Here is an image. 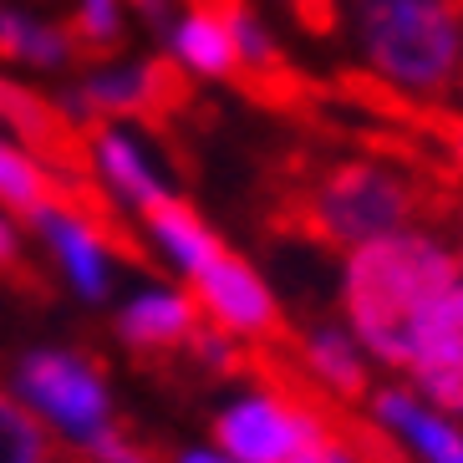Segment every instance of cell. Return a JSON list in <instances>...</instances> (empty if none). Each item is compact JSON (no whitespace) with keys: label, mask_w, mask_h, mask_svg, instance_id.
<instances>
[{"label":"cell","mask_w":463,"mask_h":463,"mask_svg":"<svg viewBox=\"0 0 463 463\" xmlns=\"http://www.w3.org/2000/svg\"><path fill=\"white\" fill-rule=\"evenodd\" d=\"M52 443H46L42 418L26 402L0 397V463H52Z\"/></svg>","instance_id":"cell-17"},{"label":"cell","mask_w":463,"mask_h":463,"mask_svg":"<svg viewBox=\"0 0 463 463\" xmlns=\"http://www.w3.org/2000/svg\"><path fill=\"white\" fill-rule=\"evenodd\" d=\"M31 224L42 230L52 255L61 260V270H67V280L77 286V296H87V300L108 296V245L87 230L82 219L56 204V209H46V214H36Z\"/></svg>","instance_id":"cell-9"},{"label":"cell","mask_w":463,"mask_h":463,"mask_svg":"<svg viewBox=\"0 0 463 463\" xmlns=\"http://www.w3.org/2000/svg\"><path fill=\"white\" fill-rule=\"evenodd\" d=\"M15 392L31 402L36 418H46L56 433H67L77 449L112 428L108 382L82 352H31L15 367Z\"/></svg>","instance_id":"cell-4"},{"label":"cell","mask_w":463,"mask_h":463,"mask_svg":"<svg viewBox=\"0 0 463 463\" xmlns=\"http://www.w3.org/2000/svg\"><path fill=\"white\" fill-rule=\"evenodd\" d=\"M300 367L331 402H356L367 392V367H362L352 336H341V331H311L300 341Z\"/></svg>","instance_id":"cell-12"},{"label":"cell","mask_w":463,"mask_h":463,"mask_svg":"<svg viewBox=\"0 0 463 463\" xmlns=\"http://www.w3.org/2000/svg\"><path fill=\"white\" fill-rule=\"evenodd\" d=\"M463 280V260L422 230L382 234L346 260V321L377 362L408 367L428 316Z\"/></svg>","instance_id":"cell-1"},{"label":"cell","mask_w":463,"mask_h":463,"mask_svg":"<svg viewBox=\"0 0 463 463\" xmlns=\"http://www.w3.org/2000/svg\"><path fill=\"white\" fill-rule=\"evenodd\" d=\"M356 36L377 82L408 97L463 87V5L458 0H356Z\"/></svg>","instance_id":"cell-3"},{"label":"cell","mask_w":463,"mask_h":463,"mask_svg":"<svg viewBox=\"0 0 463 463\" xmlns=\"http://www.w3.org/2000/svg\"><path fill=\"white\" fill-rule=\"evenodd\" d=\"M67 42L77 56H108L112 46L123 42V11H118V0H77Z\"/></svg>","instance_id":"cell-18"},{"label":"cell","mask_w":463,"mask_h":463,"mask_svg":"<svg viewBox=\"0 0 463 463\" xmlns=\"http://www.w3.org/2000/svg\"><path fill=\"white\" fill-rule=\"evenodd\" d=\"M204 311H199V300L194 296H178V290H148V296H137L123 306V341L133 352L143 356H168V352H184L199 331Z\"/></svg>","instance_id":"cell-8"},{"label":"cell","mask_w":463,"mask_h":463,"mask_svg":"<svg viewBox=\"0 0 463 463\" xmlns=\"http://www.w3.org/2000/svg\"><path fill=\"white\" fill-rule=\"evenodd\" d=\"M82 453H87L92 463H158L148 449H137V443H128V438L118 433V428H108L102 438H92V443H87Z\"/></svg>","instance_id":"cell-20"},{"label":"cell","mask_w":463,"mask_h":463,"mask_svg":"<svg viewBox=\"0 0 463 463\" xmlns=\"http://www.w3.org/2000/svg\"><path fill=\"white\" fill-rule=\"evenodd\" d=\"M189 71L178 61H143V67H108L92 71L77 92V102H67V112H77L82 128H97V118H143V123H164L174 112L189 108Z\"/></svg>","instance_id":"cell-5"},{"label":"cell","mask_w":463,"mask_h":463,"mask_svg":"<svg viewBox=\"0 0 463 463\" xmlns=\"http://www.w3.org/2000/svg\"><path fill=\"white\" fill-rule=\"evenodd\" d=\"M458 5H463V0H458Z\"/></svg>","instance_id":"cell-27"},{"label":"cell","mask_w":463,"mask_h":463,"mask_svg":"<svg viewBox=\"0 0 463 463\" xmlns=\"http://www.w3.org/2000/svg\"><path fill=\"white\" fill-rule=\"evenodd\" d=\"M0 56L21 61V67H61L77 52H71L67 31L46 26V21H31L26 11H0Z\"/></svg>","instance_id":"cell-16"},{"label":"cell","mask_w":463,"mask_h":463,"mask_svg":"<svg viewBox=\"0 0 463 463\" xmlns=\"http://www.w3.org/2000/svg\"><path fill=\"white\" fill-rule=\"evenodd\" d=\"M133 5H137L143 15H164V0H133Z\"/></svg>","instance_id":"cell-25"},{"label":"cell","mask_w":463,"mask_h":463,"mask_svg":"<svg viewBox=\"0 0 463 463\" xmlns=\"http://www.w3.org/2000/svg\"><path fill=\"white\" fill-rule=\"evenodd\" d=\"M148 214V230H153V240L168 250V255L178 260V270L189 275H199V270H209L219 255H224V245H219V234L209 230L204 219L194 214V204H184V199H158L153 209H143Z\"/></svg>","instance_id":"cell-11"},{"label":"cell","mask_w":463,"mask_h":463,"mask_svg":"<svg viewBox=\"0 0 463 463\" xmlns=\"http://www.w3.org/2000/svg\"><path fill=\"white\" fill-rule=\"evenodd\" d=\"M56 204H61V178L36 164L26 148H15L11 137H0V209L36 219Z\"/></svg>","instance_id":"cell-15"},{"label":"cell","mask_w":463,"mask_h":463,"mask_svg":"<svg viewBox=\"0 0 463 463\" xmlns=\"http://www.w3.org/2000/svg\"><path fill=\"white\" fill-rule=\"evenodd\" d=\"M290 463H356V458L341 443H311V449H300Z\"/></svg>","instance_id":"cell-23"},{"label":"cell","mask_w":463,"mask_h":463,"mask_svg":"<svg viewBox=\"0 0 463 463\" xmlns=\"http://www.w3.org/2000/svg\"><path fill=\"white\" fill-rule=\"evenodd\" d=\"M178 463H230V458H219V453H204V449H194V453H184Z\"/></svg>","instance_id":"cell-24"},{"label":"cell","mask_w":463,"mask_h":463,"mask_svg":"<svg viewBox=\"0 0 463 463\" xmlns=\"http://www.w3.org/2000/svg\"><path fill=\"white\" fill-rule=\"evenodd\" d=\"M194 300H199V311H204L219 331H230L234 341L250 336V341H260V346L286 341L275 296L265 290L255 265H245V260L230 255V250H224L209 270L194 275Z\"/></svg>","instance_id":"cell-6"},{"label":"cell","mask_w":463,"mask_h":463,"mask_svg":"<svg viewBox=\"0 0 463 463\" xmlns=\"http://www.w3.org/2000/svg\"><path fill=\"white\" fill-rule=\"evenodd\" d=\"M92 133V158H97V174L108 178L112 194H123L128 204H143L153 209L158 199H168V189L158 184V174L148 168V158L128 143L123 133H112V128H87Z\"/></svg>","instance_id":"cell-13"},{"label":"cell","mask_w":463,"mask_h":463,"mask_svg":"<svg viewBox=\"0 0 463 463\" xmlns=\"http://www.w3.org/2000/svg\"><path fill=\"white\" fill-rule=\"evenodd\" d=\"M433 209L438 204L422 184L382 164H367V158H352V164L316 174L300 194H290L280 209V230H300L321 245L362 250L382 234L412 230V219L433 214Z\"/></svg>","instance_id":"cell-2"},{"label":"cell","mask_w":463,"mask_h":463,"mask_svg":"<svg viewBox=\"0 0 463 463\" xmlns=\"http://www.w3.org/2000/svg\"><path fill=\"white\" fill-rule=\"evenodd\" d=\"M174 56L184 71H199V77H224L234 82L240 71V56H234V36L224 26V15L214 11H189L174 26Z\"/></svg>","instance_id":"cell-14"},{"label":"cell","mask_w":463,"mask_h":463,"mask_svg":"<svg viewBox=\"0 0 463 463\" xmlns=\"http://www.w3.org/2000/svg\"><path fill=\"white\" fill-rule=\"evenodd\" d=\"M290 11L311 36H331L341 26V0H290Z\"/></svg>","instance_id":"cell-21"},{"label":"cell","mask_w":463,"mask_h":463,"mask_svg":"<svg viewBox=\"0 0 463 463\" xmlns=\"http://www.w3.org/2000/svg\"><path fill=\"white\" fill-rule=\"evenodd\" d=\"M412 382L438 412H458L463 418V280L449 290V300L428 316L418 346L408 362Z\"/></svg>","instance_id":"cell-7"},{"label":"cell","mask_w":463,"mask_h":463,"mask_svg":"<svg viewBox=\"0 0 463 463\" xmlns=\"http://www.w3.org/2000/svg\"><path fill=\"white\" fill-rule=\"evenodd\" d=\"M0 275H11L15 286H26V260H21V234L11 219H0Z\"/></svg>","instance_id":"cell-22"},{"label":"cell","mask_w":463,"mask_h":463,"mask_svg":"<svg viewBox=\"0 0 463 463\" xmlns=\"http://www.w3.org/2000/svg\"><path fill=\"white\" fill-rule=\"evenodd\" d=\"M372 102H377L382 112H392V118H408V123H418L422 133H433L438 143H443V153H449L453 164L463 168V112H428V108H412L408 97L397 92V87H387V82L372 92Z\"/></svg>","instance_id":"cell-19"},{"label":"cell","mask_w":463,"mask_h":463,"mask_svg":"<svg viewBox=\"0 0 463 463\" xmlns=\"http://www.w3.org/2000/svg\"><path fill=\"white\" fill-rule=\"evenodd\" d=\"M372 412H377L382 428L402 438L422 463H463V433L449 418H438L428 402H418L412 392H377Z\"/></svg>","instance_id":"cell-10"},{"label":"cell","mask_w":463,"mask_h":463,"mask_svg":"<svg viewBox=\"0 0 463 463\" xmlns=\"http://www.w3.org/2000/svg\"><path fill=\"white\" fill-rule=\"evenodd\" d=\"M52 463H71V458H52Z\"/></svg>","instance_id":"cell-26"}]
</instances>
